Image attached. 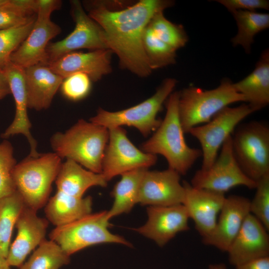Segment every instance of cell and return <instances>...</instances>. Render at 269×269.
Masks as SVG:
<instances>
[{"label":"cell","instance_id":"6da1fadb","mask_svg":"<svg viewBox=\"0 0 269 269\" xmlns=\"http://www.w3.org/2000/svg\"><path fill=\"white\" fill-rule=\"evenodd\" d=\"M88 15L103 30L108 49L115 53L120 66L140 77L152 72L143 46L145 29L157 13L172 6L169 0H140L121 9L104 2H87Z\"/></svg>","mask_w":269,"mask_h":269},{"label":"cell","instance_id":"7a4b0ae2","mask_svg":"<svg viewBox=\"0 0 269 269\" xmlns=\"http://www.w3.org/2000/svg\"><path fill=\"white\" fill-rule=\"evenodd\" d=\"M179 92H172L167 98L164 119L152 136L140 145L146 153L162 155L168 168L185 175L197 159L202 156L201 150L186 143L178 115Z\"/></svg>","mask_w":269,"mask_h":269},{"label":"cell","instance_id":"3957f363","mask_svg":"<svg viewBox=\"0 0 269 269\" xmlns=\"http://www.w3.org/2000/svg\"><path fill=\"white\" fill-rule=\"evenodd\" d=\"M109 137L107 128L80 119L64 133L53 134L50 141L53 152L61 159L73 160L89 170L102 173Z\"/></svg>","mask_w":269,"mask_h":269},{"label":"cell","instance_id":"277c9868","mask_svg":"<svg viewBox=\"0 0 269 269\" xmlns=\"http://www.w3.org/2000/svg\"><path fill=\"white\" fill-rule=\"evenodd\" d=\"M179 92L178 115L184 134L194 127L209 122L230 104L244 102L243 95L235 89L231 80L225 78L216 88L204 90L189 86Z\"/></svg>","mask_w":269,"mask_h":269},{"label":"cell","instance_id":"5b68a950","mask_svg":"<svg viewBox=\"0 0 269 269\" xmlns=\"http://www.w3.org/2000/svg\"><path fill=\"white\" fill-rule=\"evenodd\" d=\"M62 163L55 153L48 152L36 157L28 156L16 163L12 178L25 206L36 211L45 206Z\"/></svg>","mask_w":269,"mask_h":269},{"label":"cell","instance_id":"8992f818","mask_svg":"<svg viewBox=\"0 0 269 269\" xmlns=\"http://www.w3.org/2000/svg\"><path fill=\"white\" fill-rule=\"evenodd\" d=\"M233 134L235 159L244 174L257 182L269 174V126L251 121L239 125Z\"/></svg>","mask_w":269,"mask_h":269},{"label":"cell","instance_id":"52a82bcc","mask_svg":"<svg viewBox=\"0 0 269 269\" xmlns=\"http://www.w3.org/2000/svg\"><path fill=\"white\" fill-rule=\"evenodd\" d=\"M177 82L174 78H166L156 92L145 101L129 108L116 112L99 108L96 115L90 118V121L108 129L124 126L133 127L142 135L147 136L160 125L161 120L157 118V115L172 93Z\"/></svg>","mask_w":269,"mask_h":269},{"label":"cell","instance_id":"ba28073f","mask_svg":"<svg viewBox=\"0 0 269 269\" xmlns=\"http://www.w3.org/2000/svg\"><path fill=\"white\" fill-rule=\"evenodd\" d=\"M107 211L90 213L64 226L55 227L49 239L57 244L69 256L88 247L104 243H117L132 247L124 237L112 233Z\"/></svg>","mask_w":269,"mask_h":269},{"label":"cell","instance_id":"9c48e42d","mask_svg":"<svg viewBox=\"0 0 269 269\" xmlns=\"http://www.w3.org/2000/svg\"><path fill=\"white\" fill-rule=\"evenodd\" d=\"M255 111L247 104L235 107L227 106L207 123L191 129L188 134L196 138L201 147V169L210 168L218 156L223 143L245 118Z\"/></svg>","mask_w":269,"mask_h":269},{"label":"cell","instance_id":"30bf717a","mask_svg":"<svg viewBox=\"0 0 269 269\" xmlns=\"http://www.w3.org/2000/svg\"><path fill=\"white\" fill-rule=\"evenodd\" d=\"M109 137L102 164V173L108 181L114 177L154 165L156 155L144 152L129 139L127 131L121 127L108 129Z\"/></svg>","mask_w":269,"mask_h":269},{"label":"cell","instance_id":"8fae6325","mask_svg":"<svg viewBox=\"0 0 269 269\" xmlns=\"http://www.w3.org/2000/svg\"><path fill=\"white\" fill-rule=\"evenodd\" d=\"M70 3L75 28L64 39L48 44L45 64L80 49H108L103 29L86 13L81 2L74 0Z\"/></svg>","mask_w":269,"mask_h":269},{"label":"cell","instance_id":"7c38bea8","mask_svg":"<svg viewBox=\"0 0 269 269\" xmlns=\"http://www.w3.org/2000/svg\"><path fill=\"white\" fill-rule=\"evenodd\" d=\"M219 155L207 169L197 170L191 180L193 187L225 194L237 186L255 189L257 182L241 170L232 151V135L224 141Z\"/></svg>","mask_w":269,"mask_h":269},{"label":"cell","instance_id":"4fadbf2b","mask_svg":"<svg viewBox=\"0 0 269 269\" xmlns=\"http://www.w3.org/2000/svg\"><path fill=\"white\" fill-rule=\"evenodd\" d=\"M185 188L180 175L168 168L158 171L147 169L140 183L137 203L142 205L165 206L182 204Z\"/></svg>","mask_w":269,"mask_h":269},{"label":"cell","instance_id":"5bb4252c","mask_svg":"<svg viewBox=\"0 0 269 269\" xmlns=\"http://www.w3.org/2000/svg\"><path fill=\"white\" fill-rule=\"evenodd\" d=\"M148 219L143 226L133 229L142 236L163 247L178 233L189 229L188 216L183 204L171 206H149Z\"/></svg>","mask_w":269,"mask_h":269},{"label":"cell","instance_id":"9a60e30c","mask_svg":"<svg viewBox=\"0 0 269 269\" xmlns=\"http://www.w3.org/2000/svg\"><path fill=\"white\" fill-rule=\"evenodd\" d=\"M182 184L185 188L182 204L197 231L202 239L205 238L215 227L226 198L225 194L196 188L186 181Z\"/></svg>","mask_w":269,"mask_h":269},{"label":"cell","instance_id":"2e32d148","mask_svg":"<svg viewBox=\"0 0 269 269\" xmlns=\"http://www.w3.org/2000/svg\"><path fill=\"white\" fill-rule=\"evenodd\" d=\"M48 224L46 219L37 215V211L24 206L15 226L16 236L6 258L10 267H20L28 255L45 240Z\"/></svg>","mask_w":269,"mask_h":269},{"label":"cell","instance_id":"e0dca14e","mask_svg":"<svg viewBox=\"0 0 269 269\" xmlns=\"http://www.w3.org/2000/svg\"><path fill=\"white\" fill-rule=\"evenodd\" d=\"M250 200L240 195L226 197L211 234L202 239L203 243L227 252L250 213Z\"/></svg>","mask_w":269,"mask_h":269},{"label":"cell","instance_id":"ac0fdd59","mask_svg":"<svg viewBox=\"0 0 269 269\" xmlns=\"http://www.w3.org/2000/svg\"><path fill=\"white\" fill-rule=\"evenodd\" d=\"M268 231L250 213L227 251L235 267L253 260L269 256Z\"/></svg>","mask_w":269,"mask_h":269},{"label":"cell","instance_id":"d6986e66","mask_svg":"<svg viewBox=\"0 0 269 269\" xmlns=\"http://www.w3.org/2000/svg\"><path fill=\"white\" fill-rule=\"evenodd\" d=\"M7 78L15 105V113L11 124L1 136L6 138L21 134L27 138L30 145L28 156L36 157L40 153L36 150L37 142L30 132L31 123L27 114V98L24 78V68L10 61L2 68Z\"/></svg>","mask_w":269,"mask_h":269},{"label":"cell","instance_id":"ffe728a7","mask_svg":"<svg viewBox=\"0 0 269 269\" xmlns=\"http://www.w3.org/2000/svg\"><path fill=\"white\" fill-rule=\"evenodd\" d=\"M112 53L108 49L88 52L74 51L46 65L63 79L81 73L87 75L92 81L96 82L111 72Z\"/></svg>","mask_w":269,"mask_h":269},{"label":"cell","instance_id":"44dd1931","mask_svg":"<svg viewBox=\"0 0 269 269\" xmlns=\"http://www.w3.org/2000/svg\"><path fill=\"white\" fill-rule=\"evenodd\" d=\"M61 31L50 17L37 15L33 26L22 43L11 55L9 61L23 68L45 64L46 49L51 39Z\"/></svg>","mask_w":269,"mask_h":269},{"label":"cell","instance_id":"7402d4cb","mask_svg":"<svg viewBox=\"0 0 269 269\" xmlns=\"http://www.w3.org/2000/svg\"><path fill=\"white\" fill-rule=\"evenodd\" d=\"M24 78L28 108L38 111L50 106L64 79L43 64L24 68Z\"/></svg>","mask_w":269,"mask_h":269},{"label":"cell","instance_id":"603a6c76","mask_svg":"<svg viewBox=\"0 0 269 269\" xmlns=\"http://www.w3.org/2000/svg\"><path fill=\"white\" fill-rule=\"evenodd\" d=\"M235 90L243 95L245 102L255 112L269 103V50L261 54L254 70L242 80L233 83Z\"/></svg>","mask_w":269,"mask_h":269},{"label":"cell","instance_id":"cb8c5ba5","mask_svg":"<svg viewBox=\"0 0 269 269\" xmlns=\"http://www.w3.org/2000/svg\"><path fill=\"white\" fill-rule=\"evenodd\" d=\"M92 198L76 197L57 190L44 206L47 220L55 227L66 225L90 213Z\"/></svg>","mask_w":269,"mask_h":269},{"label":"cell","instance_id":"d4e9b609","mask_svg":"<svg viewBox=\"0 0 269 269\" xmlns=\"http://www.w3.org/2000/svg\"><path fill=\"white\" fill-rule=\"evenodd\" d=\"M55 182L57 190L72 196L83 197L89 188L106 187L108 181L102 173H95L73 160L66 159L62 163Z\"/></svg>","mask_w":269,"mask_h":269},{"label":"cell","instance_id":"484cf974","mask_svg":"<svg viewBox=\"0 0 269 269\" xmlns=\"http://www.w3.org/2000/svg\"><path fill=\"white\" fill-rule=\"evenodd\" d=\"M147 168H138L121 175V178L115 185L111 195L114 202L107 211V218H112L129 212L137 203L140 183Z\"/></svg>","mask_w":269,"mask_h":269},{"label":"cell","instance_id":"4316f807","mask_svg":"<svg viewBox=\"0 0 269 269\" xmlns=\"http://www.w3.org/2000/svg\"><path fill=\"white\" fill-rule=\"evenodd\" d=\"M231 13L238 27V32L231 39V42L234 46H241L249 54L256 35L269 27V14L245 10Z\"/></svg>","mask_w":269,"mask_h":269},{"label":"cell","instance_id":"83f0119b","mask_svg":"<svg viewBox=\"0 0 269 269\" xmlns=\"http://www.w3.org/2000/svg\"><path fill=\"white\" fill-rule=\"evenodd\" d=\"M25 205L17 191L0 199V255L6 258L12 231Z\"/></svg>","mask_w":269,"mask_h":269},{"label":"cell","instance_id":"f1b7e54d","mask_svg":"<svg viewBox=\"0 0 269 269\" xmlns=\"http://www.w3.org/2000/svg\"><path fill=\"white\" fill-rule=\"evenodd\" d=\"M70 262V256L57 244L45 239L18 269H60Z\"/></svg>","mask_w":269,"mask_h":269},{"label":"cell","instance_id":"f546056e","mask_svg":"<svg viewBox=\"0 0 269 269\" xmlns=\"http://www.w3.org/2000/svg\"><path fill=\"white\" fill-rule=\"evenodd\" d=\"M142 42L145 55L152 70L175 63L176 50L158 39L148 25L144 31Z\"/></svg>","mask_w":269,"mask_h":269},{"label":"cell","instance_id":"4dcf8cb0","mask_svg":"<svg viewBox=\"0 0 269 269\" xmlns=\"http://www.w3.org/2000/svg\"><path fill=\"white\" fill-rule=\"evenodd\" d=\"M148 26L158 39L175 50L183 47L188 41V36L183 26L168 20L163 11L156 13Z\"/></svg>","mask_w":269,"mask_h":269},{"label":"cell","instance_id":"1f68e13d","mask_svg":"<svg viewBox=\"0 0 269 269\" xmlns=\"http://www.w3.org/2000/svg\"><path fill=\"white\" fill-rule=\"evenodd\" d=\"M35 20L22 26L0 29V69L9 62L11 55L27 36L33 26Z\"/></svg>","mask_w":269,"mask_h":269},{"label":"cell","instance_id":"d6a6232c","mask_svg":"<svg viewBox=\"0 0 269 269\" xmlns=\"http://www.w3.org/2000/svg\"><path fill=\"white\" fill-rule=\"evenodd\" d=\"M16 164L10 142L6 140L0 142V199L16 191L12 175Z\"/></svg>","mask_w":269,"mask_h":269},{"label":"cell","instance_id":"836d02e7","mask_svg":"<svg viewBox=\"0 0 269 269\" xmlns=\"http://www.w3.org/2000/svg\"><path fill=\"white\" fill-rule=\"evenodd\" d=\"M256 192L250 200V212L269 231V174L257 182Z\"/></svg>","mask_w":269,"mask_h":269},{"label":"cell","instance_id":"e575fe53","mask_svg":"<svg viewBox=\"0 0 269 269\" xmlns=\"http://www.w3.org/2000/svg\"><path fill=\"white\" fill-rule=\"evenodd\" d=\"M92 80L84 73H75L64 78L60 86L63 95L67 99L78 101L86 98L90 93Z\"/></svg>","mask_w":269,"mask_h":269},{"label":"cell","instance_id":"d590c367","mask_svg":"<svg viewBox=\"0 0 269 269\" xmlns=\"http://www.w3.org/2000/svg\"><path fill=\"white\" fill-rule=\"evenodd\" d=\"M35 15H28L10 3L9 0L0 6V29L16 27L36 19Z\"/></svg>","mask_w":269,"mask_h":269},{"label":"cell","instance_id":"8d00e7d4","mask_svg":"<svg viewBox=\"0 0 269 269\" xmlns=\"http://www.w3.org/2000/svg\"><path fill=\"white\" fill-rule=\"evenodd\" d=\"M230 12L235 10L255 11L257 9H269L267 0H217Z\"/></svg>","mask_w":269,"mask_h":269},{"label":"cell","instance_id":"74e56055","mask_svg":"<svg viewBox=\"0 0 269 269\" xmlns=\"http://www.w3.org/2000/svg\"><path fill=\"white\" fill-rule=\"evenodd\" d=\"M59 0H36V14L38 16L50 17L53 11L60 8Z\"/></svg>","mask_w":269,"mask_h":269},{"label":"cell","instance_id":"f35d334b","mask_svg":"<svg viewBox=\"0 0 269 269\" xmlns=\"http://www.w3.org/2000/svg\"><path fill=\"white\" fill-rule=\"evenodd\" d=\"M235 267L236 269H269V256L253 260Z\"/></svg>","mask_w":269,"mask_h":269},{"label":"cell","instance_id":"ab89813d","mask_svg":"<svg viewBox=\"0 0 269 269\" xmlns=\"http://www.w3.org/2000/svg\"><path fill=\"white\" fill-rule=\"evenodd\" d=\"M9 94L11 92L7 78L3 70L0 68V100Z\"/></svg>","mask_w":269,"mask_h":269},{"label":"cell","instance_id":"60d3db41","mask_svg":"<svg viewBox=\"0 0 269 269\" xmlns=\"http://www.w3.org/2000/svg\"><path fill=\"white\" fill-rule=\"evenodd\" d=\"M0 269H10L5 258L0 255Z\"/></svg>","mask_w":269,"mask_h":269},{"label":"cell","instance_id":"b9f144b4","mask_svg":"<svg viewBox=\"0 0 269 269\" xmlns=\"http://www.w3.org/2000/svg\"><path fill=\"white\" fill-rule=\"evenodd\" d=\"M208 269H227L226 266L222 264H211Z\"/></svg>","mask_w":269,"mask_h":269},{"label":"cell","instance_id":"7bdbcfd3","mask_svg":"<svg viewBox=\"0 0 269 269\" xmlns=\"http://www.w3.org/2000/svg\"><path fill=\"white\" fill-rule=\"evenodd\" d=\"M8 0H0V6H1L5 4L7 2Z\"/></svg>","mask_w":269,"mask_h":269}]
</instances>
